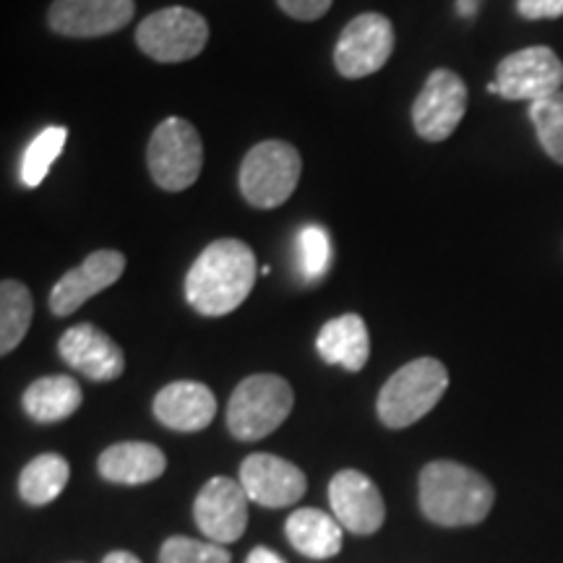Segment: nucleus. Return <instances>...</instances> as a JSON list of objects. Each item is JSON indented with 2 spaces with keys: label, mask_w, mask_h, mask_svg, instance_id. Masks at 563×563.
<instances>
[{
  "label": "nucleus",
  "mask_w": 563,
  "mask_h": 563,
  "mask_svg": "<svg viewBox=\"0 0 563 563\" xmlns=\"http://www.w3.org/2000/svg\"><path fill=\"white\" fill-rule=\"evenodd\" d=\"M449 389V371L435 357H418L399 368L378 394V418L386 428L412 426L426 418Z\"/></svg>",
  "instance_id": "nucleus-3"
},
{
  "label": "nucleus",
  "mask_w": 563,
  "mask_h": 563,
  "mask_svg": "<svg viewBox=\"0 0 563 563\" xmlns=\"http://www.w3.org/2000/svg\"><path fill=\"white\" fill-rule=\"evenodd\" d=\"M70 477V467L66 456L60 454H40L21 470L19 493L30 506L53 504L55 498L66 490Z\"/></svg>",
  "instance_id": "nucleus-22"
},
{
  "label": "nucleus",
  "mask_w": 563,
  "mask_h": 563,
  "mask_svg": "<svg viewBox=\"0 0 563 563\" xmlns=\"http://www.w3.org/2000/svg\"><path fill=\"white\" fill-rule=\"evenodd\" d=\"M125 272V256L121 251H95L81 262V266L63 274L55 282L51 292V311L55 316H70L76 313L89 298L97 292L108 290L123 277Z\"/></svg>",
  "instance_id": "nucleus-14"
},
{
  "label": "nucleus",
  "mask_w": 563,
  "mask_h": 563,
  "mask_svg": "<svg viewBox=\"0 0 563 563\" xmlns=\"http://www.w3.org/2000/svg\"><path fill=\"white\" fill-rule=\"evenodd\" d=\"M488 91H490V95H498V84L490 81V84H488Z\"/></svg>",
  "instance_id": "nucleus-33"
},
{
  "label": "nucleus",
  "mask_w": 563,
  "mask_h": 563,
  "mask_svg": "<svg viewBox=\"0 0 563 563\" xmlns=\"http://www.w3.org/2000/svg\"><path fill=\"white\" fill-rule=\"evenodd\" d=\"M496 501V490L473 467L439 460L420 473V509L441 527H470L483 522Z\"/></svg>",
  "instance_id": "nucleus-2"
},
{
  "label": "nucleus",
  "mask_w": 563,
  "mask_h": 563,
  "mask_svg": "<svg viewBox=\"0 0 563 563\" xmlns=\"http://www.w3.org/2000/svg\"><path fill=\"white\" fill-rule=\"evenodd\" d=\"M394 53V26L384 13H361L344 26L334 47V66L344 79H365L382 70Z\"/></svg>",
  "instance_id": "nucleus-8"
},
{
  "label": "nucleus",
  "mask_w": 563,
  "mask_h": 563,
  "mask_svg": "<svg viewBox=\"0 0 563 563\" xmlns=\"http://www.w3.org/2000/svg\"><path fill=\"white\" fill-rule=\"evenodd\" d=\"M464 112H467V87L462 76L449 68H435L412 104V125L420 139L443 141L456 131Z\"/></svg>",
  "instance_id": "nucleus-10"
},
{
  "label": "nucleus",
  "mask_w": 563,
  "mask_h": 563,
  "mask_svg": "<svg viewBox=\"0 0 563 563\" xmlns=\"http://www.w3.org/2000/svg\"><path fill=\"white\" fill-rule=\"evenodd\" d=\"M34 300L19 279H3L0 285V352L9 355L21 344L32 327Z\"/></svg>",
  "instance_id": "nucleus-23"
},
{
  "label": "nucleus",
  "mask_w": 563,
  "mask_h": 563,
  "mask_svg": "<svg viewBox=\"0 0 563 563\" xmlns=\"http://www.w3.org/2000/svg\"><path fill=\"white\" fill-rule=\"evenodd\" d=\"M300 251V272L308 282H319L329 272V258H332V243L329 232L321 224H308L298 235Z\"/></svg>",
  "instance_id": "nucleus-27"
},
{
  "label": "nucleus",
  "mask_w": 563,
  "mask_h": 563,
  "mask_svg": "<svg viewBox=\"0 0 563 563\" xmlns=\"http://www.w3.org/2000/svg\"><path fill=\"white\" fill-rule=\"evenodd\" d=\"M102 563H141V561L129 551H112V553L104 555Z\"/></svg>",
  "instance_id": "nucleus-31"
},
{
  "label": "nucleus",
  "mask_w": 563,
  "mask_h": 563,
  "mask_svg": "<svg viewBox=\"0 0 563 563\" xmlns=\"http://www.w3.org/2000/svg\"><path fill=\"white\" fill-rule=\"evenodd\" d=\"M196 527L211 543H235L249 527V496L232 477L217 475L203 485L194 501Z\"/></svg>",
  "instance_id": "nucleus-11"
},
{
  "label": "nucleus",
  "mask_w": 563,
  "mask_h": 563,
  "mask_svg": "<svg viewBox=\"0 0 563 563\" xmlns=\"http://www.w3.org/2000/svg\"><path fill=\"white\" fill-rule=\"evenodd\" d=\"M300 152L287 141H262L241 165V194L256 209H277L295 194L300 180Z\"/></svg>",
  "instance_id": "nucleus-5"
},
{
  "label": "nucleus",
  "mask_w": 563,
  "mask_h": 563,
  "mask_svg": "<svg viewBox=\"0 0 563 563\" xmlns=\"http://www.w3.org/2000/svg\"><path fill=\"white\" fill-rule=\"evenodd\" d=\"M245 563H285V559H282L279 553H274L272 548H253V551L249 553V559H245Z\"/></svg>",
  "instance_id": "nucleus-30"
},
{
  "label": "nucleus",
  "mask_w": 563,
  "mask_h": 563,
  "mask_svg": "<svg viewBox=\"0 0 563 563\" xmlns=\"http://www.w3.org/2000/svg\"><path fill=\"white\" fill-rule=\"evenodd\" d=\"M60 357L89 382H115L125 371V355L112 336L91 323H76L58 342Z\"/></svg>",
  "instance_id": "nucleus-16"
},
{
  "label": "nucleus",
  "mask_w": 563,
  "mask_h": 563,
  "mask_svg": "<svg viewBox=\"0 0 563 563\" xmlns=\"http://www.w3.org/2000/svg\"><path fill=\"white\" fill-rule=\"evenodd\" d=\"M146 165L162 191L178 194L191 188L203 167L199 131L186 118H165L150 139Z\"/></svg>",
  "instance_id": "nucleus-6"
},
{
  "label": "nucleus",
  "mask_w": 563,
  "mask_h": 563,
  "mask_svg": "<svg viewBox=\"0 0 563 563\" xmlns=\"http://www.w3.org/2000/svg\"><path fill=\"white\" fill-rule=\"evenodd\" d=\"M66 139L68 131L63 125H51L26 146L24 159H21V180L26 188H37L47 178L53 162L60 157L63 146H66Z\"/></svg>",
  "instance_id": "nucleus-24"
},
{
  "label": "nucleus",
  "mask_w": 563,
  "mask_h": 563,
  "mask_svg": "<svg viewBox=\"0 0 563 563\" xmlns=\"http://www.w3.org/2000/svg\"><path fill=\"white\" fill-rule=\"evenodd\" d=\"M241 485L249 501L266 509H282L300 501L308 481L298 464L277 454H251L241 464Z\"/></svg>",
  "instance_id": "nucleus-12"
},
{
  "label": "nucleus",
  "mask_w": 563,
  "mask_h": 563,
  "mask_svg": "<svg viewBox=\"0 0 563 563\" xmlns=\"http://www.w3.org/2000/svg\"><path fill=\"white\" fill-rule=\"evenodd\" d=\"M498 97L504 100L540 102L563 87V63L551 47L534 45L517 51L498 63Z\"/></svg>",
  "instance_id": "nucleus-9"
},
{
  "label": "nucleus",
  "mask_w": 563,
  "mask_h": 563,
  "mask_svg": "<svg viewBox=\"0 0 563 563\" xmlns=\"http://www.w3.org/2000/svg\"><path fill=\"white\" fill-rule=\"evenodd\" d=\"M334 0H277V5L287 16L298 21H316L332 9Z\"/></svg>",
  "instance_id": "nucleus-28"
},
{
  "label": "nucleus",
  "mask_w": 563,
  "mask_h": 563,
  "mask_svg": "<svg viewBox=\"0 0 563 563\" xmlns=\"http://www.w3.org/2000/svg\"><path fill=\"white\" fill-rule=\"evenodd\" d=\"M285 534L306 559H332L342 548V525L321 509H298L287 517Z\"/></svg>",
  "instance_id": "nucleus-20"
},
{
  "label": "nucleus",
  "mask_w": 563,
  "mask_h": 563,
  "mask_svg": "<svg viewBox=\"0 0 563 563\" xmlns=\"http://www.w3.org/2000/svg\"><path fill=\"white\" fill-rule=\"evenodd\" d=\"M256 253L235 238L209 243L186 274V300L201 316H228L256 285Z\"/></svg>",
  "instance_id": "nucleus-1"
},
{
  "label": "nucleus",
  "mask_w": 563,
  "mask_h": 563,
  "mask_svg": "<svg viewBox=\"0 0 563 563\" xmlns=\"http://www.w3.org/2000/svg\"><path fill=\"white\" fill-rule=\"evenodd\" d=\"M316 350H319L323 363L340 365V368L352 373L363 371L371 357L368 327L357 313L336 316L321 327Z\"/></svg>",
  "instance_id": "nucleus-19"
},
{
  "label": "nucleus",
  "mask_w": 563,
  "mask_h": 563,
  "mask_svg": "<svg viewBox=\"0 0 563 563\" xmlns=\"http://www.w3.org/2000/svg\"><path fill=\"white\" fill-rule=\"evenodd\" d=\"M477 3H481V0H456V9H460L462 16H473L477 11Z\"/></svg>",
  "instance_id": "nucleus-32"
},
{
  "label": "nucleus",
  "mask_w": 563,
  "mask_h": 563,
  "mask_svg": "<svg viewBox=\"0 0 563 563\" xmlns=\"http://www.w3.org/2000/svg\"><path fill=\"white\" fill-rule=\"evenodd\" d=\"M167 467L165 454L154 443L123 441L112 443L97 460V470L108 483L144 485L162 477Z\"/></svg>",
  "instance_id": "nucleus-18"
},
{
  "label": "nucleus",
  "mask_w": 563,
  "mask_h": 563,
  "mask_svg": "<svg viewBox=\"0 0 563 563\" xmlns=\"http://www.w3.org/2000/svg\"><path fill=\"white\" fill-rule=\"evenodd\" d=\"M530 121L548 157L563 165V89L530 104Z\"/></svg>",
  "instance_id": "nucleus-25"
},
{
  "label": "nucleus",
  "mask_w": 563,
  "mask_h": 563,
  "mask_svg": "<svg viewBox=\"0 0 563 563\" xmlns=\"http://www.w3.org/2000/svg\"><path fill=\"white\" fill-rule=\"evenodd\" d=\"M329 504L344 530L352 534H373L382 530L386 519V506L382 490L365 473L342 470L329 483Z\"/></svg>",
  "instance_id": "nucleus-13"
},
{
  "label": "nucleus",
  "mask_w": 563,
  "mask_h": 563,
  "mask_svg": "<svg viewBox=\"0 0 563 563\" xmlns=\"http://www.w3.org/2000/svg\"><path fill=\"white\" fill-rule=\"evenodd\" d=\"M133 0H55L47 24L63 37H104L131 24Z\"/></svg>",
  "instance_id": "nucleus-15"
},
{
  "label": "nucleus",
  "mask_w": 563,
  "mask_h": 563,
  "mask_svg": "<svg viewBox=\"0 0 563 563\" xmlns=\"http://www.w3.org/2000/svg\"><path fill=\"white\" fill-rule=\"evenodd\" d=\"M81 407V386L74 376L37 378L24 391V410L37 422H60Z\"/></svg>",
  "instance_id": "nucleus-21"
},
{
  "label": "nucleus",
  "mask_w": 563,
  "mask_h": 563,
  "mask_svg": "<svg viewBox=\"0 0 563 563\" xmlns=\"http://www.w3.org/2000/svg\"><path fill=\"white\" fill-rule=\"evenodd\" d=\"M230 553L211 540H194L186 534H175L165 540L159 551V563H230Z\"/></svg>",
  "instance_id": "nucleus-26"
},
{
  "label": "nucleus",
  "mask_w": 563,
  "mask_h": 563,
  "mask_svg": "<svg viewBox=\"0 0 563 563\" xmlns=\"http://www.w3.org/2000/svg\"><path fill=\"white\" fill-rule=\"evenodd\" d=\"M217 415V399L207 384L175 382L154 397V418L170 431H203Z\"/></svg>",
  "instance_id": "nucleus-17"
},
{
  "label": "nucleus",
  "mask_w": 563,
  "mask_h": 563,
  "mask_svg": "<svg viewBox=\"0 0 563 563\" xmlns=\"http://www.w3.org/2000/svg\"><path fill=\"white\" fill-rule=\"evenodd\" d=\"M209 42V24L201 13L183 5L154 11L139 24L136 45L157 63H183L199 55Z\"/></svg>",
  "instance_id": "nucleus-7"
},
{
  "label": "nucleus",
  "mask_w": 563,
  "mask_h": 563,
  "mask_svg": "<svg viewBox=\"0 0 563 563\" xmlns=\"http://www.w3.org/2000/svg\"><path fill=\"white\" fill-rule=\"evenodd\" d=\"M517 11L522 19L540 21V19H561L563 0H517Z\"/></svg>",
  "instance_id": "nucleus-29"
},
{
  "label": "nucleus",
  "mask_w": 563,
  "mask_h": 563,
  "mask_svg": "<svg viewBox=\"0 0 563 563\" xmlns=\"http://www.w3.org/2000/svg\"><path fill=\"white\" fill-rule=\"evenodd\" d=\"M292 386L274 373H256L238 384L228 402V428L238 441H262L292 412Z\"/></svg>",
  "instance_id": "nucleus-4"
}]
</instances>
